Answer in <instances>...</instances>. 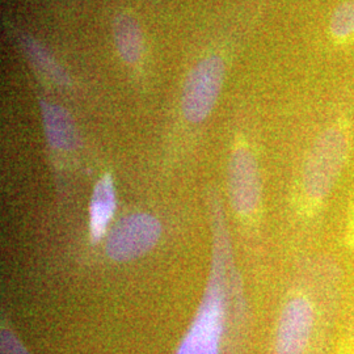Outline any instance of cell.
Wrapping results in <instances>:
<instances>
[{"mask_svg": "<svg viewBox=\"0 0 354 354\" xmlns=\"http://www.w3.org/2000/svg\"><path fill=\"white\" fill-rule=\"evenodd\" d=\"M41 113L48 140L54 149L74 150L79 140L73 118L61 105L41 102Z\"/></svg>", "mask_w": 354, "mask_h": 354, "instance_id": "obj_7", "label": "cell"}, {"mask_svg": "<svg viewBox=\"0 0 354 354\" xmlns=\"http://www.w3.org/2000/svg\"><path fill=\"white\" fill-rule=\"evenodd\" d=\"M330 33L336 38H346L354 35V0L342 3L330 17Z\"/></svg>", "mask_w": 354, "mask_h": 354, "instance_id": "obj_11", "label": "cell"}, {"mask_svg": "<svg viewBox=\"0 0 354 354\" xmlns=\"http://www.w3.org/2000/svg\"><path fill=\"white\" fill-rule=\"evenodd\" d=\"M228 196L232 209L241 215L253 214L261 201V176L248 149L232 152L228 163Z\"/></svg>", "mask_w": 354, "mask_h": 354, "instance_id": "obj_6", "label": "cell"}, {"mask_svg": "<svg viewBox=\"0 0 354 354\" xmlns=\"http://www.w3.org/2000/svg\"><path fill=\"white\" fill-rule=\"evenodd\" d=\"M115 209V193L111 175L102 177L92 194L89 206V230L93 241H100Z\"/></svg>", "mask_w": 354, "mask_h": 354, "instance_id": "obj_8", "label": "cell"}, {"mask_svg": "<svg viewBox=\"0 0 354 354\" xmlns=\"http://www.w3.org/2000/svg\"><path fill=\"white\" fill-rule=\"evenodd\" d=\"M21 45L30 61L36 64L45 75L49 76L54 83L59 86H70V76L67 75L64 68L51 57L50 53L38 41L29 36H23Z\"/></svg>", "mask_w": 354, "mask_h": 354, "instance_id": "obj_10", "label": "cell"}, {"mask_svg": "<svg viewBox=\"0 0 354 354\" xmlns=\"http://www.w3.org/2000/svg\"><path fill=\"white\" fill-rule=\"evenodd\" d=\"M342 266L327 254L308 259L281 308L273 354H330L342 302Z\"/></svg>", "mask_w": 354, "mask_h": 354, "instance_id": "obj_1", "label": "cell"}, {"mask_svg": "<svg viewBox=\"0 0 354 354\" xmlns=\"http://www.w3.org/2000/svg\"><path fill=\"white\" fill-rule=\"evenodd\" d=\"M225 77V64L218 55L203 59L190 73L183 92V113L190 122H201L212 113Z\"/></svg>", "mask_w": 354, "mask_h": 354, "instance_id": "obj_4", "label": "cell"}, {"mask_svg": "<svg viewBox=\"0 0 354 354\" xmlns=\"http://www.w3.org/2000/svg\"><path fill=\"white\" fill-rule=\"evenodd\" d=\"M227 235L218 247L203 304L176 354H219L228 314Z\"/></svg>", "mask_w": 354, "mask_h": 354, "instance_id": "obj_2", "label": "cell"}, {"mask_svg": "<svg viewBox=\"0 0 354 354\" xmlns=\"http://www.w3.org/2000/svg\"><path fill=\"white\" fill-rule=\"evenodd\" d=\"M348 138L339 127L320 133L308 152L302 172L304 196L313 203L328 198L342 176L348 158Z\"/></svg>", "mask_w": 354, "mask_h": 354, "instance_id": "obj_3", "label": "cell"}, {"mask_svg": "<svg viewBox=\"0 0 354 354\" xmlns=\"http://www.w3.org/2000/svg\"><path fill=\"white\" fill-rule=\"evenodd\" d=\"M162 226L149 214L129 215L120 221L106 241V253L115 261H129L149 252L160 238Z\"/></svg>", "mask_w": 354, "mask_h": 354, "instance_id": "obj_5", "label": "cell"}, {"mask_svg": "<svg viewBox=\"0 0 354 354\" xmlns=\"http://www.w3.org/2000/svg\"><path fill=\"white\" fill-rule=\"evenodd\" d=\"M113 37L118 54L127 64H137L143 51V36L134 17L122 13L113 21Z\"/></svg>", "mask_w": 354, "mask_h": 354, "instance_id": "obj_9", "label": "cell"}, {"mask_svg": "<svg viewBox=\"0 0 354 354\" xmlns=\"http://www.w3.org/2000/svg\"><path fill=\"white\" fill-rule=\"evenodd\" d=\"M1 354H29L11 332L1 330Z\"/></svg>", "mask_w": 354, "mask_h": 354, "instance_id": "obj_12", "label": "cell"}]
</instances>
